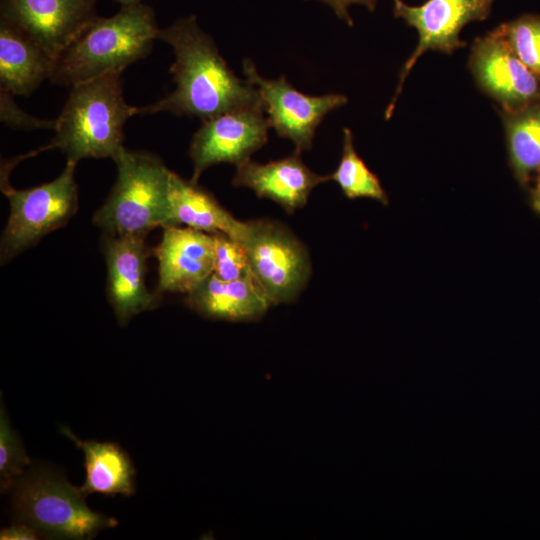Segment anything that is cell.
<instances>
[{
    "instance_id": "cell-1",
    "label": "cell",
    "mask_w": 540,
    "mask_h": 540,
    "mask_svg": "<svg viewBox=\"0 0 540 540\" xmlns=\"http://www.w3.org/2000/svg\"><path fill=\"white\" fill-rule=\"evenodd\" d=\"M158 40L173 49L170 72L176 87L160 100L138 107V114L169 112L203 121L234 109L263 108L256 87L234 74L194 15L160 29Z\"/></svg>"
},
{
    "instance_id": "cell-2",
    "label": "cell",
    "mask_w": 540,
    "mask_h": 540,
    "mask_svg": "<svg viewBox=\"0 0 540 540\" xmlns=\"http://www.w3.org/2000/svg\"><path fill=\"white\" fill-rule=\"evenodd\" d=\"M70 88L51 142L13 159L15 164L53 149L61 150L67 161L76 164L87 158L114 159L124 148L125 123L138 114V107L125 101L121 73H109Z\"/></svg>"
},
{
    "instance_id": "cell-3",
    "label": "cell",
    "mask_w": 540,
    "mask_h": 540,
    "mask_svg": "<svg viewBox=\"0 0 540 540\" xmlns=\"http://www.w3.org/2000/svg\"><path fill=\"white\" fill-rule=\"evenodd\" d=\"M160 28L145 4L121 6L111 17H96L54 63L50 81L72 87L109 73H122L146 58Z\"/></svg>"
},
{
    "instance_id": "cell-4",
    "label": "cell",
    "mask_w": 540,
    "mask_h": 540,
    "mask_svg": "<svg viewBox=\"0 0 540 540\" xmlns=\"http://www.w3.org/2000/svg\"><path fill=\"white\" fill-rule=\"evenodd\" d=\"M117 176L93 224L109 235L147 234L175 225L170 201L172 171L156 155L125 147L113 159Z\"/></svg>"
},
{
    "instance_id": "cell-5",
    "label": "cell",
    "mask_w": 540,
    "mask_h": 540,
    "mask_svg": "<svg viewBox=\"0 0 540 540\" xmlns=\"http://www.w3.org/2000/svg\"><path fill=\"white\" fill-rule=\"evenodd\" d=\"M11 492L14 519L34 527L41 538L92 539L118 525L116 518L90 509L79 487L49 466L32 464Z\"/></svg>"
},
{
    "instance_id": "cell-6",
    "label": "cell",
    "mask_w": 540,
    "mask_h": 540,
    "mask_svg": "<svg viewBox=\"0 0 540 540\" xmlns=\"http://www.w3.org/2000/svg\"><path fill=\"white\" fill-rule=\"evenodd\" d=\"M76 163L67 161L54 180L28 189H15L9 183L12 170L1 166V190L10 213L0 242V261L5 264L35 246L50 232L64 227L78 209Z\"/></svg>"
},
{
    "instance_id": "cell-7",
    "label": "cell",
    "mask_w": 540,
    "mask_h": 540,
    "mask_svg": "<svg viewBox=\"0 0 540 540\" xmlns=\"http://www.w3.org/2000/svg\"><path fill=\"white\" fill-rule=\"evenodd\" d=\"M250 273L271 305L291 303L305 289L311 276V260L305 245L279 221H246L240 242Z\"/></svg>"
},
{
    "instance_id": "cell-8",
    "label": "cell",
    "mask_w": 540,
    "mask_h": 540,
    "mask_svg": "<svg viewBox=\"0 0 540 540\" xmlns=\"http://www.w3.org/2000/svg\"><path fill=\"white\" fill-rule=\"evenodd\" d=\"M243 73L258 90L270 127L280 137L292 141L295 149L301 152L311 149L316 130L326 115L348 101L346 96L338 93L304 94L285 76L266 79L250 59L243 61Z\"/></svg>"
},
{
    "instance_id": "cell-9",
    "label": "cell",
    "mask_w": 540,
    "mask_h": 540,
    "mask_svg": "<svg viewBox=\"0 0 540 540\" xmlns=\"http://www.w3.org/2000/svg\"><path fill=\"white\" fill-rule=\"evenodd\" d=\"M393 2L395 17L414 27L419 41L400 71L395 94L386 109V119L392 115L403 83L417 59L427 50L451 54L466 46L459 37L460 31L469 22L486 19L493 0H427L420 6H410L402 0Z\"/></svg>"
},
{
    "instance_id": "cell-10",
    "label": "cell",
    "mask_w": 540,
    "mask_h": 540,
    "mask_svg": "<svg viewBox=\"0 0 540 540\" xmlns=\"http://www.w3.org/2000/svg\"><path fill=\"white\" fill-rule=\"evenodd\" d=\"M268 119L262 107H245L203 120L194 133L189 155L193 163L191 181L219 163L238 165L259 150L268 140Z\"/></svg>"
},
{
    "instance_id": "cell-11",
    "label": "cell",
    "mask_w": 540,
    "mask_h": 540,
    "mask_svg": "<svg viewBox=\"0 0 540 540\" xmlns=\"http://www.w3.org/2000/svg\"><path fill=\"white\" fill-rule=\"evenodd\" d=\"M98 0H0V19L31 39L54 63L97 17Z\"/></svg>"
},
{
    "instance_id": "cell-12",
    "label": "cell",
    "mask_w": 540,
    "mask_h": 540,
    "mask_svg": "<svg viewBox=\"0 0 540 540\" xmlns=\"http://www.w3.org/2000/svg\"><path fill=\"white\" fill-rule=\"evenodd\" d=\"M469 67L478 86L502 110L540 102V76L525 66L494 30L474 41Z\"/></svg>"
},
{
    "instance_id": "cell-13",
    "label": "cell",
    "mask_w": 540,
    "mask_h": 540,
    "mask_svg": "<svg viewBox=\"0 0 540 540\" xmlns=\"http://www.w3.org/2000/svg\"><path fill=\"white\" fill-rule=\"evenodd\" d=\"M145 238L105 234L102 240L107 297L121 326H126L136 315L154 309L160 302L159 293H150L145 284L149 256Z\"/></svg>"
},
{
    "instance_id": "cell-14",
    "label": "cell",
    "mask_w": 540,
    "mask_h": 540,
    "mask_svg": "<svg viewBox=\"0 0 540 540\" xmlns=\"http://www.w3.org/2000/svg\"><path fill=\"white\" fill-rule=\"evenodd\" d=\"M163 229L162 239L155 249L158 259V293L188 294L213 274L214 236L180 225Z\"/></svg>"
},
{
    "instance_id": "cell-15",
    "label": "cell",
    "mask_w": 540,
    "mask_h": 540,
    "mask_svg": "<svg viewBox=\"0 0 540 540\" xmlns=\"http://www.w3.org/2000/svg\"><path fill=\"white\" fill-rule=\"evenodd\" d=\"M329 180V175L309 169L302 161L301 151L295 149L289 156L268 163L248 159L236 165L232 184L249 188L259 198L270 199L293 214L306 205L316 186Z\"/></svg>"
},
{
    "instance_id": "cell-16",
    "label": "cell",
    "mask_w": 540,
    "mask_h": 540,
    "mask_svg": "<svg viewBox=\"0 0 540 540\" xmlns=\"http://www.w3.org/2000/svg\"><path fill=\"white\" fill-rule=\"evenodd\" d=\"M185 304L204 318L228 322L258 321L271 306L251 273L230 281L212 274L187 294Z\"/></svg>"
},
{
    "instance_id": "cell-17",
    "label": "cell",
    "mask_w": 540,
    "mask_h": 540,
    "mask_svg": "<svg viewBox=\"0 0 540 540\" xmlns=\"http://www.w3.org/2000/svg\"><path fill=\"white\" fill-rule=\"evenodd\" d=\"M60 431L83 452L86 476L79 489L85 497L93 493L125 497L135 494L136 469L118 443L82 440L67 426Z\"/></svg>"
},
{
    "instance_id": "cell-18",
    "label": "cell",
    "mask_w": 540,
    "mask_h": 540,
    "mask_svg": "<svg viewBox=\"0 0 540 540\" xmlns=\"http://www.w3.org/2000/svg\"><path fill=\"white\" fill-rule=\"evenodd\" d=\"M54 61L22 32L0 19V89L30 96L50 79Z\"/></svg>"
},
{
    "instance_id": "cell-19",
    "label": "cell",
    "mask_w": 540,
    "mask_h": 540,
    "mask_svg": "<svg viewBox=\"0 0 540 540\" xmlns=\"http://www.w3.org/2000/svg\"><path fill=\"white\" fill-rule=\"evenodd\" d=\"M170 201L175 225H184L209 234L223 233L241 242L246 221L237 220L212 194L191 180L172 172Z\"/></svg>"
},
{
    "instance_id": "cell-20",
    "label": "cell",
    "mask_w": 540,
    "mask_h": 540,
    "mask_svg": "<svg viewBox=\"0 0 540 540\" xmlns=\"http://www.w3.org/2000/svg\"><path fill=\"white\" fill-rule=\"evenodd\" d=\"M510 166L520 185L526 186L534 173L540 174V102L502 110Z\"/></svg>"
},
{
    "instance_id": "cell-21",
    "label": "cell",
    "mask_w": 540,
    "mask_h": 540,
    "mask_svg": "<svg viewBox=\"0 0 540 540\" xmlns=\"http://www.w3.org/2000/svg\"><path fill=\"white\" fill-rule=\"evenodd\" d=\"M349 199L371 198L383 205L388 204V196L378 177L369 170L357 154L353 134L350 129H343L342 156L336 170L329 174Z\"/></svg>"
},
{
    "instance_id": "cell-22",
    "label": "cell",
    "mask_w": 540,
    "mask_h": 540,
    "mask_svg": "<svg viewBox=\"0 0 540 540\" xmlns=\"http://www.w3.org/2000/svg\"><path fill=\"white\" fill-rule=\"evenodd\" d=\"M493 30L525 66L540 76V17L526 14Z\"/></svg>"
},
{
    "instance_id": "cell-23",
    "label": "cell",
    "mask_w": 540,
    "mask_h": 540,
    "mask_svg": "<svg viewBox=\"0 0 540 540\" xmlns=\"http://www.w3.org/2000/svg\"><path fill=\"white\" fill-rule=\"evenodd\" d=\"M32 465L18 433L12 427L3 400L0 408V487L11 491L17 480Z\"/></svg>"
},
{
    "instance_id": "cell-24",
    "label": "cell",
    "mask_w": 540,
    "mask_h": 540,
    "mask_svg": "<svg viewBox=\"0 0 540 540\" xmlns=\"http://www.w3.org/2000/svg\"><path fill=\"white\" fill-rule=\"evenodd\" d=\"M215 258L213 274L223 280H236L250 274L242 245L223 233H214Z\"/></svg>"
},
{
    "instance_id": "cell-25",
    "label": "cell",
    "mask_w": 540,
    "mask_h": 540,
    "mask_svg": "<svg viewBox=\"0 0 540 540\" xmlns=\"http://www.w3.org/2000/svg\"><path fill=\"white\" fill-rule=\"evenodd\" d=\"M11 93L0 89V119L7 126L24 129H55L56 119H40L22 110Z\"/></svg>"
},
{
    "instance_id": "cell-26",
    "label": "cell",
    "mask_w": 540,
    "mask_h": 540,
    "mask_svg": "<svg viewBox=\"0 0 540 540\" xmlns=\"http://www.w3.org/2000/svg\"><path fill=\"white\" fill-rule=\"evenodd\" d=\"M309 1V0H308ZM332 8L339 19L345 21L349 26L353 25L352 17L349 14V7L353 4H361L369 11H374L378 0H316Z\"/></svg>"
},
{
    "instance_id": "cell-27",
    "label": "cell",
    "mask_w": 540,
    "mask_h": 540,
    "mask_svg": "<svg viewBox=\"0 0 540 540\" xmlns=\"http://www.w3.org/2000/svg\"><path fill=\"white\" fill-rule=\"evenodd\" d=\"M40 538V534L34 527L22 521L14 520L10 526L0 531L1 540H36Z\"/></svg>"
},
{
    "instance_id": "cell-28",
    "label": "cell",
    "mask_w": 540,
    "mask_h": 540,
    "mask_svg": "<svg viewBox=\"0 0 540 540\" xmlns=\"http://www.w3.org/2000/svg\"><path fill=\"white\" fill-rule=\"evenodd\" d=\"M530 200L533 210L540 215V174L534 188L531 191Z\"/></svg>"
},
{
    "instance_id": "cell-29",
    "label": "cell",
    "mask_w": 540,
    "mask_h": 540,
    "mask_svg": "<svg viewBox=\"0 0 540 540\" xmlns=\"http://www.w3.org/2000/svg\"><path fill=\"white\" fill-rule=\"evenodd\" d=\"M118 2L121 6H128V5H134L141 3L143 0H115Z\"/></svg>"
}]
</instances>
